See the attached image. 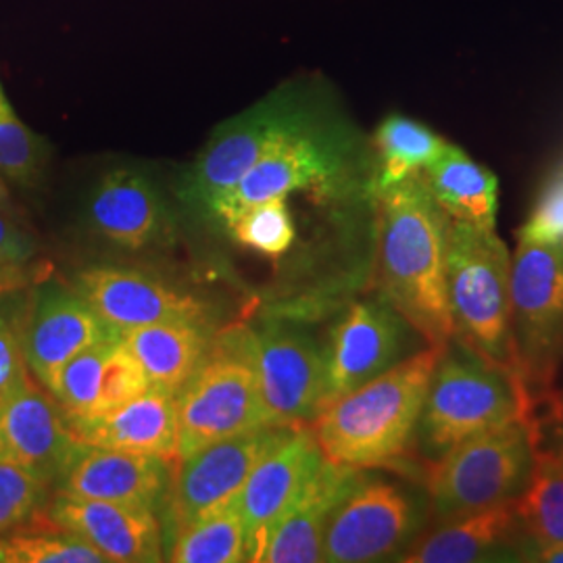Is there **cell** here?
<instances>
[{"label": "cell", "instance_id": "cell-27", "mask_svg": "<svg viewBox=\"0 0 563 563\" xmlns=\"http://www.w3.org/2000/svg\"><path fill=\"white\" fill-rule=\"evenodd\" d=\"M167 555L174 563L246 562V526L241 495L220 511L176 534L169 541Z\"/></svg>", "mask_w": 563, "mask_h": 563}, {"label": "cell", "instance_id": "cell-41", "mask_svg": "<svg viewBox=\"0 0 563 563\" xmlns=\"http://www.w3.org/2000/svg\"><path fill=\"white\" fill-rule=\"evenodd\" d=\"M0 211H4V213H9V216H20V209H18V205L13 201V195H11V190H9V181L4 180L2 176H0Z\"/></svg>", "mask_w": 563, "mask_h": 563}, {"label": "cell", "instance_id": "cell-16", "mask_svg": "<svg viewBox=\"0 0 563 563\" xmlns=\"http://www.w3.org/2000/svg\"><path fill=\"white\" fill-rule=\"evenodd\" d=\"M74 288L102 322L118 332L169 320H205V305L199 299L128 267H88L76 276Z\"/></svg>", "mask_w": 563, "mask_h": 563}, {"label": "cell", "instance_id": "cell-10", "mask_svg": "<svg viewBox=\"0 0 563 563\" xmlns=\"http://www.w3.org/2000/svg\"><path fill=\"white\" fill-rule=\"evenodd\" d=\"M295 428L297 426H262L176 460L165 504L169 541L239 497L255 465Z\"/></svg>", "mask_w": 563, "mask_h": 563}, {"label": "cell", "instance_id": "cell-2", "mask_svg": "<svg viewBox=\"0 0 563 563\" xmlns=\"http://www.w3.org/2000/svg\"><path fill=\"white\" fill-rule=\"evenodd\" d=\"M443 344H428L374 380L328 402L309 428L330 462L357 470H397L423 481L413 437Z\"/></svg>", "mask_w": 563, "mask_h": 563}, {"label": "cell", "instance_id": "cell-8", "mask_svg": "<svg viewBox=\"0 0 563 563\" xmlns=\"http://www.w3.org/2000/svg\"><path fill=\"white\" fill-rule=\"evenodd\" d=\"M430 523L428 499L401 484L363 476L334 509L323 534V562L399 560Z\"/></svg>", "mask_w": 563, "mask_h": 563}, {"label": "cell", "instance_id": "cell-20", "mask_svg": "<svg viewBox=\"0 0 563 563\" xmlns=\"http://www.w3.org/2000/svg\"><path fill=\"white\" fill-rule=\"evenodd\" d=\"M172 463L125 451L84 446L60 476L57 493L76 499L155 509L169 484Z\"/></svg>", "mask_w": 563, "mask_h": 563}, {"label": "cell", "instance_id": "cell-34", "mask_svg": "<svg viewBox=\"0 0 563 563\" xmlns=\"http://www.w3.org/2000/svg\"><path fill=\"white\" fill-rule=\"evenodd\" d=\"M21 318L23 313H15L13 307L0 305V405L32 378L23 353Z\"/></svg>", "mask_w": 563, "mask_h": 563}, {"label": "cell", "instance_id": "cell-36", "mask_svg": "<svg viewBox=\"0 0 563 563\" xmlns=\"http://www.w3.org/2000/svg\"><path fill=\"white\" fill-rule=\"evenodd\" d=\"M36 251V241L25 232L18 218L0 211V265H30Z\"/></svg>", "mask_w": 563, "mask_h": 563}, {"label": "cell", "instance_id": "cell-12", "mask_svg": "<svg viewBox=\"0 0 563 563\" xmlns=\"http://www.w3.org/2000/svg\"><path fill=\"white\" fill-rule=\"evenodd\" d=\"M311 109L313 104L302 101L297 92H278L222 123L188 172L181 188L184 199L209 211Z\"/></svg>", "mask_w": 563, "mask_h": 563}, {"label": "cell", "instance_id": "cell-32", "mask_svg": "<svg viewBox=\"0 0 563 563\" xmlns=\"http://www.w3.org/2000/svg\"><path fill=\"white\" fill-rule=\"evenodd\" d=\"M48 488L32 472L0 462V537L41 516L48 501Z\"/></svg>", "mask_w": 563, "mask_h": 563}, {"label": "cell", "instance_id": "cell-14", "mask_svg": "<svg viewBox=\"0 0 563 563\" xmlns=\"http://www.w3.org/2000/svg\"><path fill=\"white\" fill-rule=\"evenodd\" d=\"M84 446L53 393L34 376L0 405V462L23 467L53 486Z\"/></svg>", "mask_w": 563, "mask_h": 563}, {"label": "cell", "instance_id": "cell-37", "mask_svg": "<svg viewBox=\"0 0 563 563\" xmlns=\"http://www.w3.org/2000/svg\"><path fill=\"white\" fill-rule=\"evenodd\" d=\"M534 441L541 451H547L563 467V411L539 405L532 409Z\"/></svg>", "mask_w": 563, "mask_h": 563}, {"label": "cell", "instance_id": "cell-17", "mask_svg": "<svg viewBox=\"0 0 563 563\" xmlns=\"http://www.w3.org/2000/svg\"><path fill=\"white\" fill-rule=\"evenodd\" d=\"M516 499L476 514L430 522L401 553L402 563L528 562Z\"/></svg>", "mask_w": 563, "mask_h": 563}, {"label": "cell", "instance_id": "cell-28", "mask_svg": "<svg viewBox=\"0 0 563 563\" xmlns=\"http://www.w3.org/2000/svg\"><path fill=\"white\" fill-rule=\"evenodd\" d=\"M104 555L81 537L36 516L0 537V563H104Z\"/></svg>", "mask_w": 563, "mask_h": 563}, {"label": "cell", "instance_id": "cell-24", "mask_svg": "<svg viewBox=\"0 0 563 563\" xmlns=\"http://www.w3.org/2000/svg\"><path fill=\"white\" fill-rule=\"evenodd\" d=\"M422 176L451 222L497 230L499 180L460 146L449 142L443 155L428 165Z\"/></svg>", "mask_w": 563, "mask_h": 563}, {"label": "cell", "instance_id": "cell-25", "mask_svg": "<svg viewBox=\"0 0 563 563\" xmlns=\"http://www.w3.org/2000/svg\"><path fill=\"white\" fill-rule=\"evenodd\" d=\"M449 142L428 125L405 115H388L378 125L374 136V190L422 174L428 165L437 162Z\"/></svg>", "mask_w": 563, "mask_h": 563}, {"label": "cell", "instance_id": "cell-23", "mask_svg": "<svg viewBox=\"0 0 563 563\" xmlns=\"http://www.w3.org/2000/svg\"><path fill=\"white\" fill-rule=\"evenodd\" d=\"M211 339L201 320H169L120 332V341L141 363L151 388L172 395L207 360Z\"/></svg>", "mask_w": 563, "mask_h": 563}, {"label": "cell", "instance_id": "cell-29", "mask_svg": "<svg viewBox=\"0 0 563 563\" xmlns=\"http://www.w3.org/2000/svg\"><path fill=\"white\" fill-rule=\"evenodd\" d=\"M48 163V151L15 113L0 81V176L20 188H36Z\"/></svg>", "mask_w": 563, "mask_h": 563}, {"label": "cell", "instance_id": "cell-6", "mask_svg": "<svg viewBox=\"0 0 563 563\" xmlns=\"http://www.w3.org/2000/svg\"><path fill=\"white\" fill-rule=\"evenodd\" d=\"M509 334L514 369L532 409L563 363V244L518 234L511 253Z\"/></svg>", "mask_w": 563, "mask_h": 563}, {"label": "cell", "instance_id": "cell-7", "mask_svg": "<svg viewBox=\"0 0 563 563\" xmlns=\"http://www.w3.org/2000/svg\"><path fill=\"white\" fill-rule=\"evenodd\" d=\"M178 460L207 444L269 426L255 367L246 353V325L211 339L201 367L176 393Z\"/></svg>", "mask_w": 563, "mask_h": 563}, {"label": "cell", "instance_id": "cell-38", "mask_svg": "<svg viewBox=\"0 0 563 563\" xmlns=\"http://www.w3.org/2000/svg\"><path fill=\"white\" fill-rule=\"evenodd\" d=\"M30 265H18V267H9V265H0V302L7 292L20 290L27 284V274Z\"/></svg>", "mask_w": 563, "mask_h": 563}, {"label": "cell", "instance_id": "cell-11", "mask_svg": "<svg viewBox=\"0 0 563 563\" xmlns=\"http://www.w3.org/2000/svg\"><path fill=\"white\" fill-rule=\"evenodd\" d=\"M325 339V402L374 380L428 346L422 334L376 290L344 302Z\"/></svg>", "mask_w": 563, "mask_h": 563}, {"label": "cell", "instance_id": "cell-22", "mask_svg": "<svg viewBox=\"0 0 563 563\" xmlns=\"http://www.w3.org/2000/svg\"><path fill=\"white\" fill-rule=\"evenodd\" d=\"M71 432L86 446L136 455L178 460L176 395L148 388L134 401L95 418H67Z\"/></svg>", "mask_w": 563, "mask_h": 563}, {"label": "cell", "instance_id": "cell-39", "mask_svg": "<svg viewBox=\"0 0 563 563\" xmlns=\"http://www.w3.org/2000/svg\"><path fill=\"white\" fill-rule=\"evenodd\" d=\"M539 405H549V407H555V409L563 411V363L562 367L558 369V376H555V383H553L549 397L541 402H537L534 407H539Z\"/></svg>", "mask_w": 563, "mask_h": 563}, {"label": "cell", "instance_id": "cell-18", "mask_svg": "<svg viewBox=\"0 0 563 563\" xmlns=\"http://www.w3.org/2000/svg\"><path fill=\"white\" fill-rule=\"evenodd\" d=\"M42 516L81 537L111 563H151L163 560L162 523L155 509L76 499L55 493Z\"/></svg>", "mask_w": 563, "mask_h": 563}, {"label": "cell", "instance_id": "cell-19", "mask_svg": "<svg viewBox=\"0 0 563 563\" xmlns=\"http://www.w3.org/2000/svg\"><path fill=\"white\" fill-rule=\"evenodd\" d=\"M363 476L365 470L341 465L323 457L276 523L265 547L263 562H323V534L328 522L334 509Z\"/></svg>", "mask_w": 563, "mask_h": 563}, {"label": "cell", "instance_id": "cell-15", "mask_svg": "<svg viewBox=\"0 0 563 563\" xmlns=\"http://www.w3.org/2000/svg\"><path fill=\"white\" fill-rule=\"evenodd\" d=\"M322 460V449L311 428L297 426L255 465L241 493L246 562H263L265 547L276 523Z\"/></svg>", "mask_w": 563, "mask_h": 563}, {"label": "cell", "instance_id": "cell-9", "mask_svg": "<svg viewBox=\"0 0 563 563\" xmlns=\"http://www.w3.org/2000/svg\"><path fill=\"white\" fill-rule=\"evenodd\" d=\"M269 426H309L325 402V342L299 323L269 320L246 328Z\"/></svg>", "mask_w": 563, "mask_h": 563}, {"label": "cell", "instance_id": "cell-4", "mask_svg": "<svg viewBox=\"0 0 563 563\" xmlns=\"http://www.w3.org/2000/svg\"><path fill=\"white\" fill-rule=\"evenodd\" d=\"M444 280L453 336L516 372L509 334L511 251L497 230L449 222Z\"/></svg>", "mask_w": 563, "mask_h": 563}, {"label": "cell", "instance_id": "cell-31", "mask_svg": "<svg viewBox=\"0 0 563 563\" xmlns=\"http://www.w3.org/2000/svg\"><path fill=\"white\" fill-rule=\"evenodd\" d=\"M118 341L120 339L97 342L60 367L48 390L53 393L67 418H86L92 411L101 384L102 367Z\"/></svg>", "mask_w": 563, "mask_h": 563}, {"label": "cell", "instance_id": "cell-21", "mask_svg": "<svg viewBox=\"0 0 563 563\" xmlns=\"http://www.w3.org/2000/svg\"><path fill=\"white\" fill-rule=\"evenodd\" d=\"M88 223L104 241L141 251L165 239L169 230L167 207L159 190L136 169H111L88 199Z\"/></svg>", "mask_w": 563, "mask_h": 563}, {"label": "cell", "instance_id": "cell-40", "mask_svg": "<svg viewBox=\"0 0 563 563\" xmlns=\"http://www.w3.org/2000/svg\"><path fill=\"white\" fill-rule=\"evenodd\" d=\"M530 562L563 563V543L549 544L539 549Z\"/></svg>", "mask_w": 563, "mask_h": 563}, {"label": "cell", "instance_id": "cell-1", "mask_svg": "<svg viewBox=\"0 0 563 563\" xmlns=\"http://www.w3.org/2000/svg\"><path fill=\"white\" fill-rule=\"evenodd\" d=\"M376 290L428 344L453 336L446 302L449 218L430 195L422 174L374 190Z\"/></svg>", "mask_w": 563, "mask_h": 563}, {"label": "cell", "instance_id": "cell-5", "mask_svg": "<svg viewBox=\"0 0 563 563\" xmlns=\"http://www.w3.org/2000/svg\"><path fill=\"white\" fill-rule=\"evenodd\" d=\"M537 457L528 420L495 426L446 451L423 472L430 522L509 504L522 495Z\"/></svg>", "mask_w": 563, "mask_h": 563}, {"label": "cell", "instance_id": "cell-26", "mask_svg": "<svg viewBox=\"0 0 563 563\" xmlns=\"http://www.w3.org/2000/svg\"><path fill=\"white\" fill-rule=\"evenodd\" d=\"M516 511L532 547L530 560L539 549L563 543V467L539 446L528 484L516 499Z\"/></svg>", "mask_w": 563, "mask_h": 563}, {"label": "cell", "instance_id": "cell-35", "mask_svg": "<svg viewBox=\"0 0 563 563\" xmlns=\"http://www.w3.org/2000/svg\"><path fill=\"white\" fill-rule=\"evenodd\" d=\"M520 234L563 244V163L544 184Z\"/></svg>", "mask_w": 563, "mask_h": 563}, {"label": "cell", "instance_id": "cell-33", "mask_svg": "<svg viewBox=\"0 0 563 563\" xmlns=\"http://www.w3.org/2000/svg\"><path fill=\"white\" fill-rule=\"evenodd\" d=\"M148 388L151 384L141 363L123 346V342L118 341L104 362L99 393L92 411L86 418L109 413L125 402L139 399Z\"/></svg>", "mask_w": 563, "mask_h": 563}, {"label": "cell", "instance_id": "cell-30", "mask_svg": "<svg viewBox=\"0 0 563 563\" xmlns=\"http://www.w3.org/2000/svg\"><path fill=\"white\" fill-rule=\"evenodd\" d=\"M225 225L242 246L272 260L290 253L299 239V228L288 205V197L253 205Z\"/></svg>", "mask_w": 563, "mask_h": 563}, {"label": "cell", "instance_id": "cell-3", "mask_svg": "<svg viewBox=\"0 0 563 563\" xmlns=\"http://www.w3.org/2000/svg\"><path fill=\"white\" fill-rule=\"evenodd\" d=\"M520 418L532 420V402L518 374L484 360L451 336L428 383L413 457L426 472L453 446Z\"/></svg>", "mask_w": 563, "mask_h": 563}, {"label": "cell", "instance_id": "cell-13", "mask_svg": "<svg viewBox=\"0 0 563 563\" xmlns=\"http://www.w3.org/2000/svg\"><path fill=\"white\" fill-rule=\"evenodd\" d=\"M23 353L32 376L51 388L60 367L97 342L120 339L74 286L38 280L21 318Z\"/></svg>", "mask_w": 563, "mask_h": 563}]
</instances>
